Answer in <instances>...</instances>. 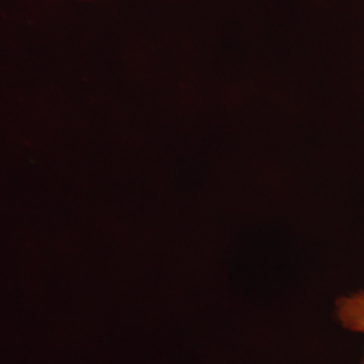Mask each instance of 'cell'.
Instances as JSON below:
<instances>
[{"instance_id":"2","label":"cell","mask_w":364,"mask_h":364,"mask_svg":"<svg viewBox=\"0 0 364 364\" xmlns=\"http://www.w3.org/2000/svg\"><path fill=\"white\" fill-rule=\"evenodd\" d=\"M360 364H364V351H363V358H362V362H360Z\"/></svg>"},{"instance_id":"1","label":"cell","mask_w":364,"mask_h":364,"mask_svg":"<svg viewBox=\"0 0 364 364\" xmlns=\"http://www.w3.org/2000/svg\"><path fill=\"white\" fill-rule=\"evenodd\" d=\"M335 316L344 329L364 336V290L338 297L335 302Z\"/></svg>"}]
</instances>
